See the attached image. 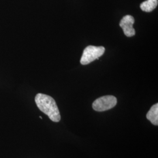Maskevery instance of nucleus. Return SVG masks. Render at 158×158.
Masks as SVG:
<instances>
[{
  "instance_id": "obj_1",
  "label": "nucleus",
  "mask_w": 158,
  "mask_h": 158,
  "mask_svg": "<svg viewBox=\"0 0 158 158\" xmlns=\"http://www.w3.org/2000/svg\"><path fill=\"white\" fill-rule=\"evenodd\" d=\"M37 107L53 122L60 121L61 117L55 100L51 96L39 93L35 98Z\"/></svg>"
},
{
  "instance_id": "obj_7",
  "label": "nucleus",
  "mask_w": 158,
  "mask_h": 158,
  "mask_svg": "<svg viewBox=\"0 0 158 158\" xmlns=\"http://www.w3.org/2000/svg\"><path fill=\"white\" fill-rule=\"evenodd\" d=\"M40 119H42V117H40Z\"/></svg>"
},
{
  "instance_id": "obj_4",
  "label": "nucleus",
  "mask_w": 158,
  "mask_h": 158,
  "mask_svg": "<svg viewBox=\"0 0 158 158\" xmlns=\"http://www.w3.org/2000/svg\"><path fill=\"white\" fill-rule=\"evenodd\" d=\"M134 22V17L128 15L123 17L119 23L120 27L127 37H132L135 35V30L133 27Z\"/></svg>"
},
{
  "instance_id": "obj_2",
  "label": "nucleus",
  "mask_w": 158,
  "mask_h": 158,
  "mask_svg": "<svg viewBox=\"0 0 158 158\" xmlns=\"http://www.w3.org/2000/svg\"><path fill=\"white\" fill-rule=\"evenodd\" d=\"M104 52L105 48L103 46H89L83 51L80 63L83 65L88 64L102 56Z\"/></svg>"
},
{
  "instance_id": "obj_3",
  "label": "nucleus",
  "mask_w": 158,
  "mask_h": 158,
  "mask_svg": "<svg viewBox=\"0 0 158 158\" xmlns=\"http://www.w3.org/2000/svg\"><path fill=\"white\" fill-rule=\"evenodd\" d=\"M117 103V99L113 96H102L96 99L93 103V108L98 112L105 111L114 107Z\"/></svg>"
},
{
  "instance_id": "obj_6",
  "label": "nucleus",
  "mask_w": 158,
  "mask_h": 158,
  "mask_svg": "<svg viewBox=\"0 0 158 158\" xmlns=\"http://www.w3.org/2000/svg\"><path fill=\"white\" fill-rule=\"evenodd\" d=\"M158 4V0H147L142 2L140 8L143 11L150 12L156 8Z\"/></svg>"
},
{
  "instance_id": "obj_5",
  "label": "nucleus",
  "mask_w": 158,
  "mask_h": 158,
  "mask_svg": "<svg viewBox=\"0 0 158 158\" xmlns=\"http://www.w3.org/2000/svg\"><path fill=\"white\" fill-rule=\"evenodd\" d=\"M147 118L154 125H158V104L151 107L147 114Z\"/></svg>"
}]
</instances>
